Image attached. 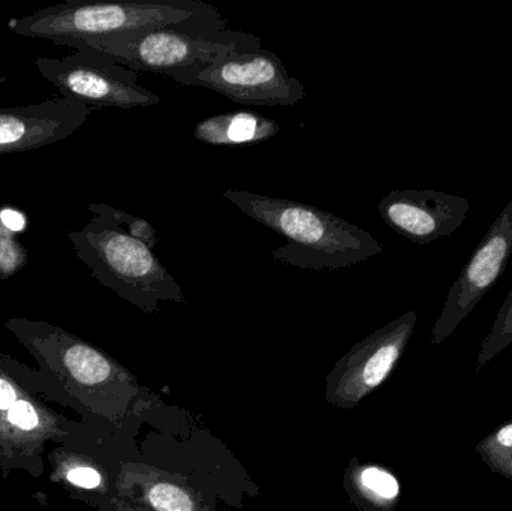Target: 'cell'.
<instances>
[{
    "label": "cell",
    "mask_w": 512,
    "mask_h": 511,
    "mask_svg": "<svg viewBox=\"0 0 512 511\" xmlns=\"http://www.w3.org/2000/svg\"><path fill=\"white\" fill-rule=\"evenodd\" d=\"M222 197L248 218L286 240L270 257L304 270H339L382 254V245L363 228L312 204L228 189Z\"/></svg>",
    "instance_id": "obj_1"
},
{
    "label": "cell",
    "mask_w": 512,
    "mask_h": 511,
    "mask_svg": "<svg viewBox=\"0 0 512 511\" xmlns=\"http://www.w3.org/2000/svg\"><path fill=\"white\" fill-rule=\"evenodd\" d=\"M221 11L168 26H149L83 39L135 72L167 75L209 65L237 53L261 50L252 33L230 30Z\"/></svg>",
    "instance_id": "obj_2"
},
{
    "label": "cell",
    "mask_w": 512,
    "mask_h": 511,
    "mask_svg": "<svg viewBox=\"0 0 512 511\" xmlns=\"http://www.w3.org/2000/svg\"><path fill=\"white\" fill-rule=\"evenodd\" d=\"M87 209L92 219L81 230L69 231L68 237L93 278L147 314L158 312L161 302H188L149 246L126 234L101 204L87 203Z\"/></svg>",
    "instance_id": "obj_3"
},
{
    "label": "cell",
    "mask_w": 512,
    "mask_h": 511,
    "mask_svg": "<svg viewBox=\"0 0 512 511\" xmlns=\"http://www.w3.org/2000/svg\"><path fill=\"white\" fill-rule=\"evenodd\" d=\"M219 11L201 0H131L80 2L68 0L26 17L12 18L8 27L27 38L87 39L149 26H168Z\"/></svg>",
    "instance_id": "obj_4"
},
{
    "label": "cell",
    "mask_w": 512,
    "mask_h": 511,
    "mask_svg": "<svg viewBox=\"0 0 512 511\" xmlns=\"http://www.w3.org/2000/svg\"><path fill=\"white\" fill-rule=\"evenodd\" d=\"M54 44L74 48V53L59 59L38 57L36 68L62 96L80 99L90 110L149 108L161 102L156 93L138 83L140 72L126 68L111 54L83 39H60Z\"/></svg>",
    "instance_id": "obj_5"
},
{
    "label": "cell",
    "mask_w": 512,
    "mask_h": 511,
    "mask_svg": "<svg viewBox=\"0 0 512 511\" xmlns=\"http://www.w3.org/2000/svg\"><path fill=\"white\" fill-rule=\"evenodd\" d=\"M183 86L206 87L245 105H295L306 98L304 84L271 51L231 54L209 65L170 75Z\"/></svg>",
    "instance_id": "obj_6"
},
{
    "label": "cell",
    "mask_w": 512,
    "mask_h": 511,
    "mask_svg": "<svg viewBox=\"0 0 512 511\" xmlns=\"http://www.w3.org/2000/svg\"><path fill=\"white\" fill-rule=\"evenodd\" d=\"M417 321V312H406L354 345L327 375L328 404L352 410L379 389L402 359Z\"/></svg>",
    "instance_id": "obj_7"
},
{
    "label": "cell",
    "mask_w": 512,
    "mask_h": 511,
    "mask_svg": "<svg viewBox=\"0 0 512 511\" xmlns=\"http://www.w3.org/2000/svg\"><path fill=\"white\" fill-rule=\"evenodd\" d=\"M512 257V200L490 225L459 278L450 288L441 315L430 335V345L447 341L469 317L487 291L501 278Z\"/></svg>",
    "instance_id": "obj_8"
},
{
    "label": "cell",
    "mask_w": 512,
    "mask_h": 511,
    "mask_svg": "<svg viewBox=\"0 0 512 511\" xmlns=\"http://www.w3.org/2000/svg\"><path fill=\"white\" fill-rule=\"evenodd\" d=\"M471 203L441 191H391L378 204L385 224L417 245L451 236L468 218Z\"/></svg>",
    "instance_id": "obj_9"
},
{
    "label": "cell",
    "mask_w": 512,
    "mask_h": 511,
    "mask_svg": "<svg viewBox=\"0 0 512 511\" xmlns=\"http://www.w3.org/2000/svg\"><path fill=\"white\" fill-rule=\"evenodd\" d=\"M92 110L71 96L41 104L0 108V155L27 152L71 137Z\"/></svg>",
    "instance_id": "obj_10"
},
{
    "label": "cell",
    "mask_w": 512,
    "mask_h": 511,
    "mask_svg": "<svg viewBox=\"0 0 512 511\" xmlns=\"http://www.w3.org/2000/svg\"><path fill=\"white\" fill-rule=\"evenodd\" d=\"M126 479V488L137 506L152 511H209L200 495L174 474L137 467Z\"/></svg>",
    "instance_id": "obj_11"
},
{
    "label": "cell",
    "mask_w": 512,
    "mask_h": 511,
    "mask_svg": "<svg viewBox=\"0 0 512 511\" xmlns=\"http://www.w3.org/2000/svg\"><path fill=\"white\" fill-rule=\"evenodd\" d=\"M280 125L270 117L252 111L216 114L197 123L195 138L210 146H255L276 137Z\"/></svg>",
    "instance_id": "obj_12"
},
{
    "label": "cell",
    "mask_w": 512,
    "mask_h": 511,
    "mask_svg": "<svg viewBox=\"0 0 512 511\" xmlns=\"http://www.w3.org/2000/svg\"><path fill=\"white\" fill-rule=\"evenodd\" d=\"M51 336L60 345L63 363L72 378L87 387H99L104 384L119 383L123 386H138L134 375L117 365L107 354L93 348L92 345L72 338L57 329H51Z\"/></svg>",
    "instance_id": "obj_13"
},
{
    "label": "cell",
    "mask_w": 512,
    "mask_h": 511,
    "mask_svg": "<svg viewBox=\"0 0 512 511\" xmlns=\"http://www.w3.org/2000/svg\"><path fill=\"white\" fill-rule=\"evenodd\" d=\"M345 489L361 511H396L402 495L397 477L372 464L349 465Z\"/></svg>",
    "instance_id": "obj_14"
},
{
    "label": "cell",
    "mask_w": 512,
    "mask_h": 511,
    "mask_svg": "<svg viewBox=\"0 0 512 511\" xmlns=\"http://www.w3.org/2000/svg\"><path fill=\"white\" fill-rule=\"evenodd\" d=\"M477 453L493 474L512 480V420L483 438Z\"/></svg>",
    "instance_id": "obj_15"
},
{
    "label": "cell",
    "mask_w": 512,
    "mask_h": 511,
    "mask_svg": "<svg viewBox=\"0 0 512 511\" xmlns=\"http://www.w3.org/2000/svg\"><path fill=\"white\" fill-rule=\"evenodd\" d=\"M512 344V288L505 299L504 305L496 315L495 323L490 329L489 335L481 344L478 353L477 369H483L490 360L495 359L505 348Z\"/></svg>",
    "instance_id": "obj_16"
},
{
    "label": "cell",
    "mask_w": 512,
    "mask_h": 511,
    "mask_svg": "<svg viewBox=\"0 0 512 511\" xmlns=\"http://www.w3.org/2000/svg\"><path fill=\"white\" fill-rule=\"evenodd\" d=\"M23 225H14L0 215V279H8L20 272L27 263V249L18 242L15 231Z\"/></svg>",
    "instance_id": "obj_17"
},
{
    "label": "cell",
    "mask_w": 512,
    "mask_h": 511,
    "mask_svg": "<svg viewBox=\"0 0 512 511\" xmlns=\"http://www.w3.org/2000/svg\"><path fill=\"white\" fill-rule=\"evenodd\" d=\"M101 207L108 216H111L122 227L126 234L140 240L144 245L149 246L152 251L156 248L158 237H156L155 228L146 219L140 218V216L129 215V213L116 209V207L108 206V204H101Z\"/></svg>",
    "instance_id": "obj_18"
},
{
    "label": "cell",
    "mask_w": 512,
    "mask_h": 511,
    "mask_svg": "<svg viewBox=\"0 0 512 511\" xmlns=\"http://www.w3.org/2000/svg\"><path fill=\"white\" fill-rule=\"evenodd\" d=\"M8 420L23 431H32L38 426V414L27 401H17L8 411Z\"/></svg>",
    "instance_id": "obj_19"
},
{
    "label": "cell",
    "mask_w": 512,
    "mask_h": 511,
    "mask_svg": "<svg viewBox=\"0 0 512 511\" xmlns=\"http://www.w3.org/2000/svg\"><path fill=\"white\" fill-rule=\"evenodd\" d=\"M66 479L72 485L78 486V488L89 489V491L102 488V485H104L102 474L96 468L87 467V465L72 468V470L66 473Z\"/></svg>",
    "instance_id": "obj_20"
},
{
    "label": "cell",
    "mask_w": 512,
    "mask_h": 511,
    "mask_svg": "<svg viewBox=\"0 0 512 511\" xmlns=\"http://www.w3.org/2000/svg\"><path fill=\"white\" fill-rule=\"evenodd\" d=\"M17 402L14 387L8 381L0 380V411H9V408Z\"/></svg>",
    "instance_id": "obj_21"
},
{
    "label": "cell",
    "mask_w": 512,
    "mask_h": 511,
    "mask_svg": "<svg viewBox=\"0 0 512 511\" xmlns=\"http://www.w3.org/2000/svg\"><path fill=\"white\" fill-rule=\"evenodd\" d=\"M138 510H140V511H152V510L146 509V507H141V506H138Z\"/></svg>",
    "instance_id": "obj_22"
}]
</instances>
